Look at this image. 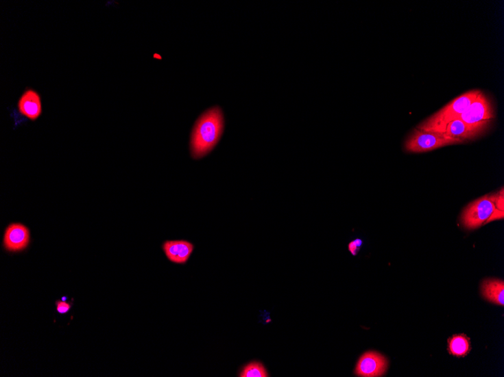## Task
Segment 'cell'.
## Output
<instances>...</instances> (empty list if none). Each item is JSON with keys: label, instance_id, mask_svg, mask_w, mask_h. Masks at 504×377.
<instances>
[{"label": "cell", "instance_id": "ba28073f", "mask_svg": "<svg viewBox=\"0 0 504 377\" xmlns=\"http://www.w3.org/2000/svg\"><path fill=\"white\" fill-rule=\"evenodd\" d=\"M18 109L21 114L31 120L38 119L43 113L40 94L34 89H27L18 101Z\"/></svg>", "mask_w": 504, "mask_h": 377}, {"label": "cell", "instance_id": "30bf717a", "mask_svg": "<svg viewBox=\"0 0 504 377\" xmlns=\"http://www.w3.org/2000/svg\"><path fill=\"white\" fill-rule=\"evenodd\" d=\"M481 293L490 302L504 305V283L496 278H488L481 285Z\"/></svg>", "mask_w": 504, "mask_h": 377}, {"label": "cell", "instance_id": "3957f363", "mask_svg": "<svg viewBox=\"0 0 504 377\" xmlns=\"http://www.w3.org/2000/svg\"><path fill=\"white\" fill-rule=\"evenodd\" d=\"M463 140L446 133L424 132L416 128L406 140L405 150L409 153H426L443 147L463 144Z\"/></svg>", "mask_w": 504, "mask_h": 377}, {"label": "cell", "instance_id": "5bb4252c", "mask_svg": "<svg viewBox=\"0 0 504 377\" xmlns=\"http://www.w3.org/2000/svg\"><path fill=\"white\" fill-rule=\"evenodd\" d=\"M363 246L362 239H357L355 240H353L348 245L349 251L352 253V255L356 256L357 253L359 252L361 246Z\"/></svg>", "mask_w": 504, "mask_h": 377}, {"label": "cell", "instance_id": "8fae6325", "mask_svg": "<svg viewBox=\"0 0 504 377\" xmlns=\"http://www.w3.org/2000/svg\"><path fill=\"white\" fill-rule=\"evenodd\" d=\"M445 133L450 135V137L460 139L465 142L476 140L481 135L479 132L472 130L460 118L450 122L446 127Z\"/></svg>", "mask_w": 504, "mask_h": 377}, {"label": "cell", "instance_id": "5b68a950", "mask_svg": "<svg viewBox=\"0 0 504 377\" xmlns=\"http://www.w3.org/2000/svg\"><path fill=\"white\" fill-rule=\"evenodd\" d=\"M495 198L496 194H486L470 203L461 216L464 227L472 230L484 224L494 213Z\"/></svg>", "mask_w": 504, "mask_h": 377}, {"label": "cell", "instance_id": "277c9868", "mask_svg": "<svg viewBox=\"0 0 504 377\" xmlns=\"http://www.w3.org/2000/svg\"><path fill=\"white\" fill-rule=\"evenodd\" d=\"M494 118L492 103L483 92L460 117L466 125L481 135L488 129Z\"/></svg>", "mask_w": 504, "mask_h": 377}, {"label": "cell", "instance_id": "6da1fadb", "mask_svg": "<svg viewBox=\"0 0 504 377\" xmlns=\"http://www.w3.org/2000/svg\"><path fill=\"white\" fill-rule=\"evenodd\" d=\"M224 128L221 109L215 107L207 110L195 122L191 140V152L193 159H201L212 152L220 141Z\"/></svg>", "mask_w": 504, "mask_h": 377}, {"label": "cell", "instance_id": "2e32d148", "mask_svg": "<svg viewBox=\"0 0 504 377\" xmlns=\"http://www.w3.org/2000/svg\"><path fill=\"white\" fill-rule=\"evenodd\" d=\"M504 194H503V190H501V192H499L498 194H496V198L494 202L495 209H499L501 211V212H503L504 211Z\"/></svg>", "mask_w": 504, "mask_h": 377}, {"label": "cell", "instance_id": "7c38bea8", "mask_svg": "<svg viewBox=\"0 0 504 377\" xmlns=\"http://www.w3.org/2000/svg\"><path fill=\"white\" fill-rule=\"evenodd\" d=\"M470 350V339L465 335H457L448 339V351L451 355L464 357Z\"/></svg>", "mask_w": 504, "mask_h": 377}, {"label": "cell", "instance_id": "52a82bcc", "mask_svg": "<svg viewBox=\"0 0 504 377\" xmlns=\"http://www.w3.org/2000/svg\"><path fill=\"white\" fill-rule=\"evenodd\" d=\"M31 241L29 231L25 225L19 223L11 224L7 227L3 238V246L6 251L19 252L25 250Z\"/></svg>", "mask_w": 504, "mask_h": 377}, {"label": "cell", "instance_id": "7a4b0ae2", "mask_svg": "<svg viewBox=\"0 0 504 377\" xmlns=\"http://www.w3.org/2000/svg\"><path fill=\"white\" fill-rule=\"evenodd\" d=\"M480 92L479 90H472L457 96L416 128L424 132L445 133L447 125L460 118L471 103L477 100Z\"/></svg>", "mask_w": 504, "mask_h": 377}, {"label": "cell", "instance_id": "4fadbf2b", "mask_svg": "<svg viewBox=\"0 0 504 377\" xmlns=\"http://www.w3.org/2000/svg\"><path fill=\"white\" fill-rule=\"evenodd\" d=\"M240 377H267L269 374L265 367L261 363L254 361L246 365L242 372L239 374Z\"/></svg>", "mask_w": 504, "mask_h": 377}, {"label": "cell", "instance_id": "9a60e30c", "mask_svg": "<svg viewBox=\"0 0 504 377\" xmlns=\"http://www.w3.org/2000/svg\"><path fill=\"white\" fill-rule=\"evenodd\" d=\"M57 312L60 314H65L69 313L72 305L65 301H56Z\"/></svg>", "mask_w": 504, "mask_h": 377}, {"label": "cell", "instance_id": "e0dca14e", "mask_svg": "<svg viewBox=\"0 0 504 377\" xmlns=\"http://www.w3.org/2000/svg\"><path fill=\"white\" fill-rule=\"evenodd\" d=\"M503 212H501V211L495 209L494 211V213L492 214L490 218H488V220L485 222V224L491 222L496 220H503Z\"/></svg>", "mask_w": 504, "mask_h": 377}, {"label": "cell", "instance_id": "8992f818", "mask_svg": "<svg viewBox=\"0 0 504 377\" xmlns=\"http://www.w3.org/2000/svg\"><path fill=\"white\" fill-rule=\"evenodd\" d=\"M388 361L376 352H368L361 356L356 367V374L363 377H379L387 370Z\"/></svg>", "mask_w": 504, "mask_h": 377}, {"label": "cell", "instance_id": "9c48e42d", "mask_svg": "<svg viewBox=\"0 0 504 377\" xmlns=\"http://www.w3.org/2000/svg\"><path fill=\"white\" fill-rule=\"evenodd\" d=\"M163 250L167 259L178 265H184L192 255L194 246L186 240L165 241Z\"/></svg>", "mask_w": 504, "mask_h": 377}]
</instances>
